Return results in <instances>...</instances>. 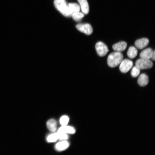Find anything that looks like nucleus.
Here are the masks:
<instances>
[{
	"label": "nucleus",
	"instance_id": "2eb2a0df",
	"mask_svg": "<svg viewBox=\"0 0 155 155\" xmlns=\"http://www.w3.org/2000/svg\"><path fill=\"white\" fill-rule=\"evenodd\" d=\"M137 50L135 47L133 46H130L127 52L128 56L131 59L135 58L137 54Z\"/></svg>",
	"mask_w": 155,
	"mask_h": 155
},
{
	"label": "nucleus",
	"instance_id": "f8f14e48",
	"mask_svg": "<svg viewBox=\"0 0 155 155\" xmlns=\"http://www.w3.org/2000/svg\"><path fill=\"white\" fill-rule=\"evenodd\" d=\"M58 132L65 133L73 134L75 130L73 127L66 125L62 126L58 129Z\"/></svg>",
	"mask_w": 155,
	"mask_h": 155
},
{
	"label": "nucleus",
	"instance_id": "a211bd4d",
	"mask_svg": "<svg viewBox=\"0 0 155 155\" xmlns=\"http://www.w3.org/2000/svg\"><path fill=\"white\" fill-rule=\"evenodd\" d=\"M59 139L57 133L51 134L49 135L46 138L47 141L49 142H55Z\"/></svg>",
	"mask_w": 155,
	"mask_h": 155
},
{
	"label": "nucleus",
	"instance_id": "20e7f679",
	"mask_svg": "<svg viewBox=\"0 0 155 155\" xmlns=\"http://www.w3.org/2000/svg\"><path fill=\"white\" fill-rule=\"evenodd\" d=\"M95 48L98 55L101 57L105 56L109 51L107 46L103 42L100 41L96 43Z\"/></svg>",
	"mask_w": 155,
	"mask_h": 155
},
{
	"label": "nucleus",
	"instance_id": "7ed1b4c3",
	"mask_svg": "<svg viewBox=\"0 0 155 155\" xmlns=\"http://www.w3.org/2000/svg\"><path fill=\"white\" fill-rule=\"evenodd\" d=\"M153 65L152 62L150 59H140L135 62V66L140 69H148L151 68Z\"/></svg>",
	"mask_w": 155,
	"mask_h": 155
},
{
	"label": "nucleus",
	"instance_id": "dca6fc26",
	"mask_svg": "<svg viewBox=\"0 0 155 155\" xmlns=\"http://www.w3.org/2000/svg\"><path fill=\"white\" fill-rule=\"evenodd\" d=\"M69 7L73 13L74 12H79L80 7L79 5L76 3H69L68 4Z\"/></svg>",
	"mask_w": 155,
	"mask_h": 155
},
{
	"label": "nucleus",
	"instance_id": "1a4fd4ad",
	"mask_svg": "<svg viewBox=\"0 0 155 155\" xmlns=\"http://www.w3.org/2000/svg\"><path fill=\"white\" fill-rule=\"evenodd\" d=\"M69 142L65 140L57 143L55 146V150L58 151H61L67 149L69 146Z\"/></svg>",
	"mask_w": 155,
	"mask_h": 155
},
{
	"label": "nucleus",
	"instance_id": "9d476101",
	"mask_svg": "<svg viewBox=\"0 0 155 155\" xmlns=\"http://www.w3.org/2000/svg\"><path fill=\"white\" fill-rule=\"evenodd\" d=\"M127 46V43L124 41H121L113 45V49L116 51L121 52L124 51Z\"/></svg>",
	"mask_w": 155,
	"mask_h": 155
},
{
	"label": "nucleus",
	"instance_id": "6ab92c4d",
	"mask_svg": "<svg viewBox=\"0 0 155 155\" xmlns=\"http://www.w3.org/2000/svg\"><path fill=\"white\" fill-rule=\"evenodd\" d=\"M140 72V69L135 66L132 68L131 72V75L133 77H136L139 75Z\"/></svg>",
	"mask_w": 155,
	"mask_h": 155
},
{
	"label": "nucleus",
	"instance_id": "f03ea898",
	"mask_svg": "<svg viewBox=\"0 0 155 155\" xmlns=\"http://www.w3.org/2000/svg\"><path fill=\"white\" fill-rule=\"evenodd\" d=\"M55 6L56 8L63 15L66 17H70L73 14L67 5L65 0H55Z\"/></svg>",
	"mask_w": 155,
	"mask_h": 155
},
{
	"label": "nucleus",
	"instance_id": "412c9836",
	"mask_svg": "<svg viewBox=\"0 0 155 155\" xmlns=\"http://www.w3.org/2000/svg\"><path fill=\"white\" fill-rule=\"evenodd\" d=\"M59 139L61 140H65L68 138V136L66 133L57 132Z\"/></svg>",
	"mask_w": 155,
	"mask_h": 155
},
{
	"label": "nucleus",
	"instance_id": "423d86ee",
	"mask_svg": "<svg viewBox=\"0 0 155 155\" xmlns=\"http://www.w3.org/2000/svg\"><path fill=\"white\" fill-rule=\"evenodd\" d=\"M76 27L79 31L87 35L91 34L93 32L91 26L88 24H79Z\"/></svg>",
	"mask_w": 155,
	"mask_h": 155
},
{
	"label": "nucleus",
	"instance_id": "ddd939ff",
	"mask_svg": "<svg viewBox=\"0 0 155 155\" xmlns=\"http://www.w3.org/2000/svg\"><path fill=\"white\" fill-rule=\"evenodd\" d=\"M82 10L85 14H87L89 12V7L87 0H78Z\"/></svg>",
	"mask_w": 155,
	"mask_h": 155
},
{
	"label": "nucleus",
	"instance_id": "f257e3e1",
	"mask_svg": "<svg viewBox=\"0 0 155 155\" xmlns=\"http://www.w3.org/2000/svg\"><path fill=\"white\" fill-rule=\"evenodd\" d=\"M123 59V55L120 52L116 51L112 53L108 57V65L111 67H115L120 63Z\"/></svg>",
	"mask_w": 155,
	"mask_h": 155
},
{
	"label": "nucleus",
	"instance_id": "4468645a",
	"mask_svg": "<svg viewBox=\"0 0 155 155\" xmlns=\"http://www.w3.org/2000/svg\"><path fill=\"white\" fill-rule=\"evenodd\" d=\"M46 126L49 130L51 132L55 131L57 129V123L54 119H51L48 121Z\"/></svg>",
	"mask_w": 155,
	"mask_h": 155
},
{
	"label": "nucleus",
	"instance_id": "aec40b11",
	"mask_svg": "<svg viewBox=\"0 0 155 155\" xmlns=\"http://www.w3.org/2000/svg\"><path fill=\"white\" fill-rule=\"evenodd\" d=\"M69 118L66 115L62 116L60 119V123L62 126L66 125L68 123Z\"/></svg>",
	"mask_w": 155,
	"mask_h": 155
},
{
	"label": "nucleus",
	"instance_id": "4be33fe9",
	"mask_svg": "<svg viewBox=\"0 0 155 155\" xmlns=\"http://www.w3.org/2000/svg\"><path fill=\"white\" fill-rule=\"evenodd\" d=\"M151 59L153 60H155V51L154 50L153 51V54L152 55V57H151Z\"/></svg>",
	"mask_w": 155,
	"mask_h": 155
},
{
	"label": "nucleus",
	"instance_id": "9b49d317",
	"mask_svg": "<svg viewBox=\"0 0 155 155\" xmlns=\"http://www.w3.org/2000/svg\"><path fill=\"white\" fill-rule=\"evenodd\" d=\"M148 76L145 73L141 74L137 80L138 84L141 86H146L148 84Z\"/></svg>",
	"mask_w": 155,
	"mask_h": 155
},
{
	"label": "nucleus",
	"instance_id": "6e6552de",
	"mask_svg": "<svg viewBox=\"0 0 155 155\" xmlns=\"http://www.w3.org/2000/svg\"><path fill=\"white\" fill-rule=\"evenodd\" d=\"M153 51L150 48H147L143 50L140 54L141 58L150 59H151Z\"/></svg>",
	"mask_w": 155,
	"mask_h": 155
},
{
	"label": "nucleus",
	"instance_id": "39448f33",
	"mask_svg": "<svg viewBox=\"0 0 155 155\" xmlns=\"http://www.w3.org/2000/svg\"><path fill=\"white\" fill-rule=\"evenodd\" d=\"M133 65V62L129 59L123 60L120 63L119 68L120 71L123 73L128 72L132 68Z\"/></svg>",
	"mask_w": 155,
	"mask_h": 155
},
{
	"label": "nucleus",
	"instance_id": "0eeeda50",
	"mask_svg": "<svg viewBox=\"0 0 155 155\" xmlns=\"http://www.w3.org/2000/svg\"><path fill=\"white\" fill-rule=\"evenodd\" d=\"M149 43V40L146 38H143L136 40L135 44L138 49H142L146 47Z\"/></svg>",
	"mask_w": 155,
	"mask_h": 155
},
{
	"label": "nucleus",
	"instance_id": "f3484780",
	"mask_svg": "<svg viewBox=\"0 0 155 155\" xmlns=\"http://www.w3.org/2000/svg\"><path fill=\"white\" fill-rule=\"evenodd\" d=\"M73 19L76 21H80L84 16L83 13L79 12L73 13L72 15Z\"/></svg>",
	"mask_w": 155,
	"mask_h": 155
}]
</instances>
